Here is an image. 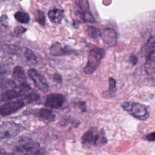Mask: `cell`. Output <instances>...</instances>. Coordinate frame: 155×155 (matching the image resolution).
I'll return each instance as SVG.
<instances>
[{
  "label": "cell",
  "mask_w": 155,
  "mask_h": 155,
  "mask_svg": "<svg viewBox=\"0 0 155 155\" xmlns=\"http://www.w3.org/2000/svg\"><path fill=\"white\" fill-rule=\"evenodd\" d=\"M81 141L84 147L89 148L92 146L104 145L107 142V139L103 130L92 127L82 135Z\"/></svg>",
  "instance_id": "cell-1"
},
{
  "label": "cell",
  "mask_w": 155,
  "mask_h": 155,
  "mask_svg": "<svg viewBox=\"0 0 155 155\" xmlns=\"http://www.w3.org/2000/svg\"><path fill=\"white\" fill-rule=\"evenodd\" d=\"M18 155H36L40 151L39 144L28 137L21 139L15 148Z\"/></svg>",
  "instance_id": "cell-2"
},
{
  "label": "cell",
  "mask_w": 155,
  "mask_h": 155,
  "mask_svg": "<svg viewBox=\"0 0 155 155\" xmlns=\"http://www.w3.org/2000/svg\"><path fill=\"white\" fill-rule=\"evenodd\" d=\"M105 54V51L103 48L96 47L92 49L89 53L88 61L85 67L84 68V71L87 74H91L98 68L101 59Z\"/></svg>",
  "instance_id": "cell-3"
},
{
  "label": "cell",
  "mask_w": 155,
  "mask_h": 155,
  "mask_svg": "<svg viewBox=\"0 0 155 155\" xmlns=\"http://www.w3.org/2000/svg\"><path fill=\"white\" fill-rule=\"evenodd\" d=\"M122 108L139 120H145L149 117L147 108L143 105L134 102H125L121 105Z\"/></svg>",
  "instance_id": "cell-4"
},
{
  "label": "cell",
  "mask_w": 155,
  "mask_h": 155,
  "mask_svg": "<svg viewBox=\"0 0 155 155\" xmlns=\"http://www.w3.org/2000/svg\"><path fill=\"white\" fill-rule=\"evenodd\" d=\"M20 131L19 125L14 122L7 121L0 125V138H11L16 136Z\"/></svg>",
  "instance_id": "cell-5"
},
{
  "label": "cell",
  "mask_w": 155,
  "mask_h": 155,
  "mask_svg": "<svg viewBox=\"0 0 155 155\" xmlns=\"http://www.w3.org/2000/svg\"><path fill=\"white\" fill-rule=\"evenodd\" d=\"M30 89V87L27 83L19 84L18 87H14L12 89L6 90L2 94V97L4 101L13 99L24 95Z\"/></svg>",
  "instance_id": "cell-6"
},
{
  "label": "cell",
  "mask_w": 155,
  "mask_h": 155,
  "mask_svg": "<svg viewBox=\"0 0 155 155\" xmlns=\"http://www.w3.org/2000/svg\"><path fill=\"white\" fill-rule=\"evenodd\" d=\"M28 75L33 81L35 85L39 90L43 92H47L48 90L49 86L45 78L39 72L34 68H30L28 70Z\"/></svg>",
  "instance_id": "cell-7"
},
{
  "label": "cell",
  "mask_w": 155,
  "mask_h": 155,
  "mask_svg": "<svg viewBox=\"0 0 155 155\" xmlns=\"http://www.w3.org/2000/svg\"><path fill=\"white\" fill-rule=\"evenodd\" d=\"M25 103L23 100H18L7 102L0 107V114L5 116L16 112L24 107Z\"/></svg>",
  "instance_id": "cell-8"
},
{
  "label": "cell",
  "mask_w": 155,
  "mask_h": 155,
  "mask_svg": "<svg viewBox=\"0 0 155 155\" xmlns=\"http://www.w3.org/2000/svg\"><path fill=\"white\" fill-rule=\"evenodd\" d=\"M65 101V96L60 93H51L48 94L45 101V105L51 108H58L62 106Z\"/></svg>",
  "instance_id": "cell-9"
},
{
  "label": "cell",
  "mask_w": 155,
  "mask_h": 155,
  "mask_svg": "<svg viewBox=\"0 0 155 155\" xmlns=\"http://www.w3.org/2000/svg\"><path fill=\"white\" fill-rule=\"evenodd\" d=\"M50 52L51 54L57 56L74 54V51L70 49L67 47H62L60 43L56 42L54 43L50 48Z\"/></svg>",
  "instance_id": "cell-10"
},
{
  "label": "cell",
  "mask_w": 155,
  "mask_h": 155,
  "mask_svg": "<svg viewBox=\"0 0 155 155\" xmlns=\"http://www.w3.org/2000/svg\"><path fill=\"white\" fill-rule=\"evenodd\" d=\"M102 40L108 46H114L117 42V35L114 30L112 28H107L104 31Z\"/></svg>",
  "instance_id": "cell-11"
},
{
  "label": "cell",
  "mask_w": 155,
  "mask_h": 155,
  "mask_svg": "<svg viewBox=\"0 0 155 155\" xmlns=\"http://www.w3.org/2000/svg\"><path fill=\"white\" fill-rule=\"evenodd\" d=\"M155 55L154 50L150 52L147 56L146 62L145 64V71L148 75L153 76L154 73V65H155Z\"/></svg>",
  "instance_id": "cell-12"
},
{
  "label": "cell",
  "mask_w": 155,
  "mask_h": 155,
  "mask_svg": "<svg viewBox=\"0 0 155 155\" xmlns=\"http://www.w3.org/2000/svg\"><path fill=\"white\" fill-rule=\"evenodd\" d=\"M37 114L39 117L42 120L48 122L54 121L56 118L54 113L51 110L48 108H41L38 110Z\"/></svg>",
  "instance_id": "cell-13"
},
{
  "label": "cell",
  "mask_w": 155,
  "mask_h": 155,
  "mask_svg": "<svg viewBox=\"0 0 155 155\" xmlns=\"http://www.w3.org/2000/svg\"><path fill=\"white\" fill-rule=\"evenodd\" d=\"M48 16L51 22L59 24L64 18V11L60 9H53L48 12Z\"/></svg>",
  "instance_id": "cell-14"
},
{
  "label": "cell",
  "mask_w": 155,
  "mask_h": 155,
  "mask_svg": "<svg viewBox=\"0 0 155 155\" xmlns=\"http://www.w3.org/2000/svg\"><path fill=\"white\" fill-rule=\"evenodd\" d=\"M13 77L20 84H25L26 82V76L24 69L20 66H16L15 67L13 71Z\"/></svg>",
  "instance_id": "cell-15"
},
{
  "label": "cell",
  "mask_w": 155,
  "mask_h": 155,
  "mask_svg": "<svg viewBox=\"0 0 155 155\" xmlns=\"http://www.w3.org/2000/svg\"><path fill=\"white\" fill-rule=\"evenodd\" d=\"M24 54L26 61L28 64L35 65L37 63V59L35 56V54L29 48H26Z\"/></svg>",
  "instance_id": "cell-16"
},
{
  "label": "cell",
  "mask_w": 155,
  "mask_h": 155,
  "mask_svg": "<svg viewBox=\"0 0 155 155\" xmlns=\"http://www.w3.org/2000/svg\"><path fill=\"white\" fill-rule=\"evenodd\" d=\"M15 18L18 22L23 24H27L30 21V16L27 13L19 11L16 12L15 14Z\"/></svg>",
  "instance_id": "cell-17"
},
{
  "label": "cell",
  "mask_w": 155,
  "mask_h": 155,
  "mask_svg": "<svg viewBox=\"0 0 155 155\" xmlns=\"http://www.w3.org/2000/svg\"><path fill=\"white\" fill-rule=\"evenodd\" d=\"M143 48H144V50H143V52L145 54L147 55V56L148 55V54L150 52L154 50V36L150 37V38L147 41V42Z\"/></svg>",
  "instance_id": "cell-18"
},
{
  "label": "cell",
  "mask_w": 155,
  "mask_h": 155,
  "mask_svg": "<svg viewBox=\"0 0 155 155\" xmlns=\"http://www.w3.org/2000/svg\"><path fill=\"white\" fill-rule=\"evenodd\" d=\"M87 32L93 39H97L102 36V33L98 28L91 26H88L87 28Z\"/></svg>",
  "instance_id": "cell-19"
},
{
  "label": "cell",
  "mask_w": 155,
  "mask_h": 155,
  "mask_svg": "<svg viewBox=\"0 0 155 155\" xmlns=\"http://www.w3.org/2000/svg\"><path fill=\"white\" fill-rule=\"evenodd\" d=\"M35 20L42 26L45 24V16L44 13L42 10H37L35 12Z\"/></svg>",
  "instance_id": "cell-20"
},
{
  "label": "cell",
  "mask_w": 155,
  "mask_h": 155,
  "mask_svg": "<svg viewBox=\"0 0 155 155\" xmlns=\"http://www.w3.org/2000/svg\"><path fill=\"white\" fill-rule=\"evenodd\" d=\"M116 82L115 79L113 78H109V88L108 92L109 94L111 97H113L116 92Z\"/></svg>",
  "instance_id": "cell-21"
},
{
  "label": "cell",
  "mask_w": 155,
  "mask_h": 155,
  "mask_svg": "<svg viewBox=\"0 0 155 155\" xmlns=\"http://www.w3.org/2000/svg\"><path fill=\"white\" fill-rule=\"evenodd\" d=\"M39 99V95L36 93H31L27 95L23 99L24 102L26 104L31 103L33 101L38 100Z\"/></svg>",
  "instance_id": "cell-22"
},
{
  "label": "cell",
  "mask_w": 155,
  "mask_h": 155,
  "mask_svg": "<svg viewBox=\"0 0 155 155\" xmlns=\"http://www.w3.org/2000/svg\"><path fill=\"white\" fill-rule=\"evenodd\" d=\"M143 139L147 140V141H151L153 142L154 141L155 139V135H154V132H152L151 133H149L148 134H146L143 136L142 137Z\"/></svg>",
  "instance_id": "cell-23"
},
{
  "label": "cell",
  "mask_w": 155,
  "mask_h": 155,
  "mask_svg": "<svg viewBox=\"0 0 155 155\" xmlns=\"http://www.w3.org/2000/svg\"><path fill=\"white\" fill-rule=\"evenodd\" d=\"M27 30L26 28L21 27V26H18L16 27L15 28V30H14V31L15 33V34L16 35H21L23 33H24L25 31Z\"/></svg>",
  "instance_id": "cell-24"
},
{
  "label": "cell",
  "mask_w": 155,
  "mask_h": 155,
  "mask_svg": "<svg viewBox=\"0 0 155 155\" xmlns=\"http://www.w3.org/2000/svg\"><path fill=\"white\" fill-rule=\"evenodd\" d=\"M130 60L131 63L133 65H136V64H137V58L136 56H134V55H133V54L131 55L130 57Z\"/></svg>",
  "instance_id": "cell-25"
},
{
  "label": "cell",
  "mask_w": 155,
  "mask_h": 155,
  "mask_svg": "<svg viewBox=\"0 0 155 155\" xmlns=\"http://www.w3.org/2000/svg\"><path fill=\"white\" fill-rule=\"evenodd\" d=\"M54 79L58 82H61L62 81V78L59 74H55L54 75Z\"/></svg>",
  "instance_id": "cell-26"
},
{
  "label": "cell",
  "mask_w": 155,
  "mask_h": 155,
  "mask_svg": "<svg viewBox=\"0 0 155 155\" xmlns=\"http://www.w3.org/2000/svg\"><path fill=\"white\" fill-rule=\"evenodd\" d=\"M4 82V75L2 73H0V88L2 87Z\"/></svg>",
  "instance_id": "cell-27"
},
{
  "label": "cell",
  "mask_w": 155,
  "mask_h": 155,
  "mask_svg": "<svg viewBox=\"0 0 155 155\" xmlns=\"http://www.w3.org/2000/svg\"><path fill=\"white\" fill-rule=\"evenodd\" d=\"M1 155H14V154H10V153H2V154Z\"/></svg>",
  "instance_id": "cell-28"
},
{
  "label": "cell",
  "mask_w": 155,
  "mask_h": 155,
  "mask_svg": "<svg viewBox=\"0 0 155 155\" xmlns=\"http://www.w3.org/2000/svg\"><path fill=\"white\" fill-rule=\"evenodd\" d=\"M4 1V0H0V2H1V1Z\"/></svg>",
  "instance_id": "cell-29"
},
{
  "label": "cell",
  "mask_w": 155,
  "mask_h": 155,
  "mask_svg": "<svg viewBox=\"0 0 155 155\" xmlns=\"http://www.w3.org/2000/svg\"><path fill=\"white\" fill-rule=\"evenodd\" d=\"M0 68H1V65H0Z\"/></svg>",
  "instance_id": "cell-30"
}]
</instances>
